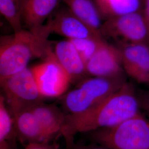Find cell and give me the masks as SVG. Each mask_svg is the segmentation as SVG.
<instances>
[{"label":"cell","mask_w":149,"mask_h":149,"mask_svg":"<svg viewBox=\"0 0 149 149\" xmlns=\"http://www.w3.org/2000/svg\"><path fill=\"white\" fill-rule=\"evenodd\" d=\"M140 101L134 86L126 82L122 87L88 112L66 114L61 135L66 149H71L76 134L112 128L140 113Z\"/></svg>","instance_id":"cell-1"},{"label":"cell","mask_w":149,"mask_h":149,"mask_svg":"<svg viewBox=\"0 0 149 149\" xmlns=\"http://www.w3.org/2000/svg\"><path fill=\"white\" fill-rule=\"evenodd\" d=\"M51 33L47 25L33 30H23L1 38L0 79L26 69L36 57L47 56L51 48L48 38Z\"/></svg>","instance_id":"cell-2"},{"label":"cell","mask_w":149,"mask_h":149,"mask_svg":"<svg viewBox=\"0 0 149 149\" xmlns=\"http://www.w3.org/2000/svg\"><path fill=\"white\" fill-rule=\"evenodd\" d=\"M126 82L123 74L87 79L64 96L62 103L64 109L70 115L88 112L111 96Z\"/></svg>","instance_id":"cell-3"},{"label":"cell","mask_w":149,"mask_h":149,"mask_svg":"<svg viewBox=\"0 0 149 149\" xmlns=\"http://www.w3.org/2000/svg\"><path fill=\"white\" fill-rule=\"evenodd\" d=\"M89 135L94 142L107 149H149V121L140 113Z\"/></svg>","instance_id":"cell-4"},{"label":"cell","mask_w":149,"mask_h":149,"mask_svg":"<svg viewBox=\"0 0 149 149\" xmlns=\"http://www.w3.org/2000/svg\"><path fill=\"white\" fill-rule=\"evenodd\" d=\"M6 102L11 114L29 109L42 102L34 76L27 68L15 74L0 79Z\"/></svg>","instance_id":"cell-5"},{"label":"cell","mask_w":149,"mask_h":149,"mask_svg":"<svg viewBox=\"0 0 149 149\" xmlns=\"http://www.w3.org/2000/svg\"><path fill=\"white\" fill-rule=\"evenodd\" d=\"M31 69L43 98L63 95L72 82L69 74L56 59L52 50L44 61Z\"/></svg>","instance_id":"cell-6"},{"label":"cell","mask_w":149,"mask_h":149,"mask_svg":"<svg viewBox=\"0 0 149 149\" xmlns=\"http://www.w3.org/2000/svg\"><path fill=\"white\" fill-rule=\"evenodd\" d=\"M102 35L119 39L122 43L149 45V34L142 10L107 19L102 24Z\"/></svg>","instance_id":"cell-7"},{"label":"cell","mask_w":149,"mask_h":149,"mask_svg":"<svg viewBox=\"0 0 149 149\" xmlns=\"http://www.w3.org/2000/svg\"><path fill=\"white\" fill-rule=\"evenodd\" d=\"M118 48L126 74L138 83L149 84V44L121 43Z\"/></svg>","instance_id":"cell-8"},{"label":"cell","mask_w":149,"mask_h":149,"mask_svg":"<svg viewBox=\"0 0 149 149\" xmlns=\"http://www.w3.org/2000/svg\"><path fill=\"white\" fill-rule=\"evenodd\" d=\"M87 74L94 77H113L123 74L120 49L104 41L86 64Z\"/></svg>","instance_id":"cell-9"},{"label":"cell","mask_w":149,"mask_h":149,"mask_svg":"<svg viewBox=\"0 0 149 149\" xmlns=\"http://www.w3.org/2000/svg\"><path fill=\"white\" fill-rule=\"evenodd\" d=\"M51 33L68 39L102 37L101 33L92 29L74 16L69 10L61 9L50 16L46 24Z\"/></svg>","instance_id":"cell-10"},{"label":"cell","mask_w":149,"mask_h":149,"mask_svg":"<svg viewBox=\"0 0 149 149\" xmlns=\"http://www.w3.org/2000/svg\"><path fill=\"white\" fill-rule=\"evenodd\" d=\"M15 129L23 141L32 143L50 141L53 138L45 131L31 109L13 116Z\"/></svg>","instance_id":"cell-11"},{"label":"cell","mask_w":149,"mask_h":149,"mask_svg":"<svg viewBox=\"0 0 149 149\" xmlns=\"http://www.w3.org/2000/svg\"><path fill=\"white\" fill-rule=\"evenodd\" d=\"M53 53L60 64L69 74L72 82L87 73L85 63L69 40L57 43Z\"/></svg>","instance_id":"cell-12"},{"label":"cell","mask_w":149,"mask_h":149,"mask_svg":"<svg viewBox=\"0 0 149 149\" xmlns=\"http://www.w3.org/2000/svg\"><path fill=\"white\" fill-rule=\"evenodd\" d=\"M59 0H22V19L29 30L42 27Z\"/></svg>","instance_id":"cell-13"},{"label":"cell","mask_w":149,"mask_h":149,"mask_svg":"<svg viewBox=\"0 0 149 149\" xmlns=\"http://www.w3.org/2000/svg\"><path fill=\"white\" fill-rule=\"evenodd\" d=\"M29 109L53 138L57 135H61L67 114H65L54 105L46 104L42 102Z\"/></svg>","instance_id":"cell-14"},{"label":"cell","mask_w":149,"mask_h":149,"mask_svg":"<svg viewBox=\"0 0 149 149\" xmlns=\"http://www.w3.org/2000/svg\"><path fill=\"white\" fill-rule=\"evenodd\" d=\"M64 2L74 16L92 29L101 33L102 17L91 0H64Z\"/></svg>","instance_id":"cell-15"},{"label":"cell","mask_w":149,"mask_h":149,"mask_svg":"<svg viewBox=\"0 0 149 149\" xmlns=\"http://www.w3.org/2000/svg\"><path fill=\"white\" fill-rule=\"evenodd\" d=\"M144 0H95L102 17L106 19L141 11Z\"/></svg>","instance_id":"cell-16"},{"label":"cell","mask_w":149,"mask_h":149,"mask_svg":"<svg viewBox=\"0 0 149 149\" xmlns=\"http://www.w3.org/2000/svg\"><path fill=\"white\" fill-rule=\"evenodd\" d=\"M15 122L4 96L0 97V149H10L7 141L14 132Z\"/></svg>","instance_id":"cell-17"},{"label":"cell","mask_w":149,"mask_h":149,"mask_svg":"<svg viewBox=\"0 0 149 149\" xmlns=\"http://www.w3.org/2000/svg\"><path fill=\"white\" fill-rule=\"evenodd\" d=\"M0 12L15 33L23 29L22 0H0Z\"/></svg>","instance_id":"cell-18"},{"label":"cell","mask_w":149,"mask_h":149,"mask_svg":"<svg viewBox=\"0 0 149 149\" xmlns=\"http://www.w3.org/2000/svg\"><path fill=\"white\" fill-rule=\"evenodd\" d=\"M74 44L81 58L86 63L104 42L103 37L68 39Z\"/></svg>","instance_id":"cell-19"},{"label":"cell","mask_w":149,"mask_h":149,"mask_svg":"<svg viewBox=\"0 0 149 149\" xmlns=\"http://www.w3.org/2000/svg\"><path fill=\"white\" fill-rule=\"evenodd\" d=\"M25 149H60L58 144L48 142L28 143Z\"/></svg>","instance_id":"cell-20"},{"label":"cell","mask_w":149,"mask_h":149,"mask_svg":"<svg viewBox=\"0 0 149 149\" xmlns=\"http://www.w3.org/2000/svg\"><path fill=\"white\" fill-rule=\"evenodd\" d=\"M142 12L148 29L149 39V0H144Z\"/></svg>","instance_id":"cell-21"},{"label":"cell","mask_w":149,"mask_h":149,"mask_svg":"<svg viewBox=\"0 0 149 149\" xmlns=\"http://www.w3.org/2000/svg\"><path fill=\"white\" fill-rule=\"evenodd\" d=\"M71 149H107L103 146H98L96 145H84L74 143Z\"/></svg>","instance_id":"cell-22"},{"label":"cell","mask_w":149,"mask_h":149,"mask_svg":"<svg viewBox=\"0 0 149 149\" xmlns=\"http://www.w3.org/2000/svg\"><path fill=\"white\" fill-rule=\"evenodd\" d=\"M148 113H149V104L148 105Z\"/></svg>","instance_id":"cell-23"}]
</instances>
